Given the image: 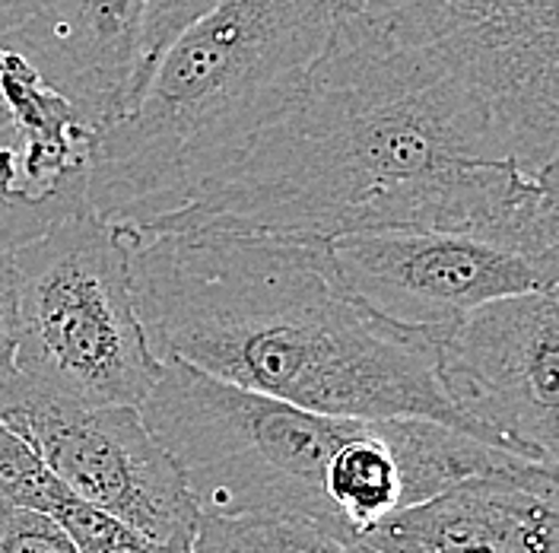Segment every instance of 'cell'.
I'll return each instance as SVG.
<instances>
[{
    "mask_svg": "<svg viewBox=\"0 0 559 553\" xmlns=\"http://www.w3.org/2000/svg\"><path fill=\"white\" fill-rule=\"evenodd\" d=\"M138 230L289 243L449 233L559 255L557 169L527 173L502 115L461 73L341 10L277 121L201 198Z\"/></svg>",
    "mask_w": 559,
    "mask_h": 553,
    "instance_id": "obj_1",
    "label": "cell"
},
{
    "mask_svg": "<svg viewBox=\"0 0 559 553\" xmlns=\"http://www.w3.org/2000/svg\"><path fill=\"white\" fill-rule=\"evenodd\" d=\"M159 363L347 420H429L474 439L439 381V331L404 328L341 280L328 243L121 230Z\"/></svg>",
    "mask_w": 559,
    "mask_h": 553,
    "instance_id": "obj_2",
    "label": "cell"
},
{
    "mask_svg": "<svg viewBox=\"0 0 559 553\" xmlns=\"http://www.w3.org/2000/svg\"><path fill=\"white\" fill-rule=\"evenodd\" d=\"M344 0H216L163 51L138 105L90 150L86 201L111 226L188 208L296 99Z\"/></svg>",
    "mask_w": 559,
    "mask_h": 553,
    "instance_id": "obj_3",
    "label": "cell"
},
{
    "mask_svg": "<svg viewBox=\"0 0 559 553\" xmlns=\"http://www.w3.org/2000/svg\"><path fill=\"white\" fill-rule=\"evenodd\" d=\"M138 411L181 468L201 516H280L337 538L328 484L366 420L312 414L178 360L163 363Z\"/></svg>",
    "mask_w": 559,
    "mask_h": 553,
    "instance_id": "obj_4",
    "label": "cell"
},
{
    "mask_svg": "<svg viewBox=\"0 0 559 553\" xmlns=\"http://www.w3.org/2000/svg\"><path fill=\"white\" fill-rule=\"evenodd\" d=\"M13 376L76 408H140L163 363L134 306L128 245L90 208L13 248Z\"/></svg>",
    "mask_w": 559,
    "mask_h": 553,
    "instance_id": "obj_5",
    "label": "cell"
},
{
    "mask_svg": "<svg viewBox=\"0 0 559 553\" xmlns=\"http://www.w3.org/2000/svg\"><path fill=\"white\" fill-rule=\"evenodd\" d=\"M344 10L362 13L484 93L527 173L557 169V0H344Z\"/></svg>",
    "mask_w": 559,
    "mask_h": 553,
    "instance_id": "obj_6",
    "label": "cell"
},
{
    "mask_svg": "<svg viewBox=\"0 0 559 553\" xmlns=\"http://www.w3.org/2000/svg\"><path fill=\"white\" fill-rule=\"evenodd\" d=\"M0 423L76 499L166 551L191 553L201 521L198 503L138 408H76L7 373L0 379Z\"/></svg>",
    "mask_w": 559,
    "mask_h": 553,
    "instance_id": "obj_7",
    "label": "cell"
},
{
    "mask_svg": "<svg viewBox=\"0 0 559 553\" xmlns=\"http://www.w3.org/2000/svg\"><path fill=\"white\" fill-rule=\"evenodd\" d=\"M439 381L474 439L557 468V290L492 299L439 331Z\"/></svg>",
    "mask_w": 559,
    "mask_h": 553,
    "instance_id": "obj_8",
    "label": "cell"
},
{
    "mask_svg": "<svg viewBox=\"0 0 559 553\" xmlns=\"http://www.w3.org/2000/svg\"><path fill=\"white\" fill-rule=\"evenodd\" d=\"M328 251L341 280L376 315L429 331L492 299L557 290L559 280V255L449 233L344 236L328 243Z\"/></svg>",
    "mask_w": 559,
    "mask_h": 553,
    "instance_id": "obj_9",
    "label": "cell"
},
{
    "mask_svg": "<svg viewBox=\"0 0 559 553\" xmlns=\"http://www.w3.org/2000/svg\"><path fill=\"white\" fill-rule=\"evenodd\" d=\"M150 0H0V48L103 134L138 103Z\"/></svg>",
    "mask_w": 559,
    "mask_h": 553,
    "instance_id": "obj_10",
    "label": "cell"
},
{
    "mask_svg": "<svg viewBox=\"0 0 559 553\" xmlns=\"http://www.w3.org/2000/svg\"><path fill=\"white\" fill-rule=\"evenodd\" d=\"M96 134L26 61L0 55V245L41 236L86 201Z\"/></svg>",
    "mask_w": 559,
    "mask_h": 553,
    "instance_id": "obj_11",
    "label": "cell"
},
{
    "mask_svg": "<svg viewBox=\"0 0 559 553\" xmlns=\"http://www.w3.org/2000/svg\"><path fill=\"white\" fill-rule=\"evenodd\" d=\"M557 468L522 461L457 481L362 534L376 553H559Z\"/></svg>",
    "mask_w": 559,
    "mask_h": 553,
    "instance_id": "obj_12",
    "label": "cell"
},
{
    "mask_svg": "<svg viewBox=\"0 0 559 553\" xmlns=\"http://www.w3.org/2000/svg\"><path fill=\"white\" fill-rule=\"evenodd\" d=\"M191 553H349L309 521L280 516H201Z\"/></svg>",
    "mask_w": 559,
    "mask_h": 553,
    "instance_id": "obj_13",
    "label": "cell"
},
{
    "mask_svg": "<svg viewBox=\"0 0 559 553\" xmlns=\"http://www.w3.org/2000/svg\"><path fill=\"white\" fill-rule=\"evenodd\" d=\"M64 490L68 486L41 464V458L0 423V509H33L48 516Z\"/></svg>",
    "mask_w": 559,
    "mask_h": 553,
    "instance_id": "obj_14",
    "label": "cell"
},
{
    "mask_svg": "<svg viewBox=\"0 0 559 553\" xmlns=\"http://www.w3.org/2000/svg\"><path fill=\"white\" fill-rule=\"evenodd\" d=\"M48 516L64 528V534L80 553H175L153 544L140 531L128 528L124 521L111 519L103 509L76 499L70 490L55 499Z\"/></svg>",
    "mask_w": 559,
    "mask_h": 553,
    "instance_id": "obj_15",
    "label": "cell"
},
{
    "mask_svg": "<svg viewBox=\"0 0 559 553\" xmlns=\"http://www.w3.org/2000/svg\"><path fill=\"white\" fill-rule=\"evenodd\" d=\"M216 0H150L143 20V42H140V77L138 99L146 90V80L163 58V51L185 33L198 16H204ZM138 105V103H134Z\"/></svg>",
    "mask_w": 559,
    "mask_h": 553,
    "instance_id": "obj_16",
    "label": "cell"
},
{
    "mask_svg": "<svg viewBox=\"0 0 559 553\" xmlns=\"http://www.w3.org/2000/svg\"><path fill=\"white\" fill-rule=\"evenodd\" d=\"M0 553H80L64 528L45 513L0 509Z\"/></svg>",
    "mask_w": 559,
    "mask_h": 553,
    "instance_id": "obj_17",
    "label": "cell"
},
{
    "mask_svg": "<svg viewBox=\"0 0 559 553\" xmlns=\"http://www.w3.org/2000/svg\"><path fill=\"white\" fill-rule=\"evenodd\" d=\"M16 341V286H13V248L0 245V379L13 369Z\"/></svg>",
    "mask_w": 559,
    "mask_h": 553,
    "instance_id": "obj_18",
    "label": "cell"
},
{
    "mask_svg": "<svg viewBox=\"0 0 559 553\" xmlns=\"http://www.w3.org/2000/svg\"><path fill=\"white\" fill-rule=\"evenodd\" d=\"M349 553H376V551H369V548H362V544H349Z\"/></svg>",
    "mask_w": 559,
    "mask_h": 553,
    "instance_id": "obj_19",
    "label": "cell"
}]
</instances>
